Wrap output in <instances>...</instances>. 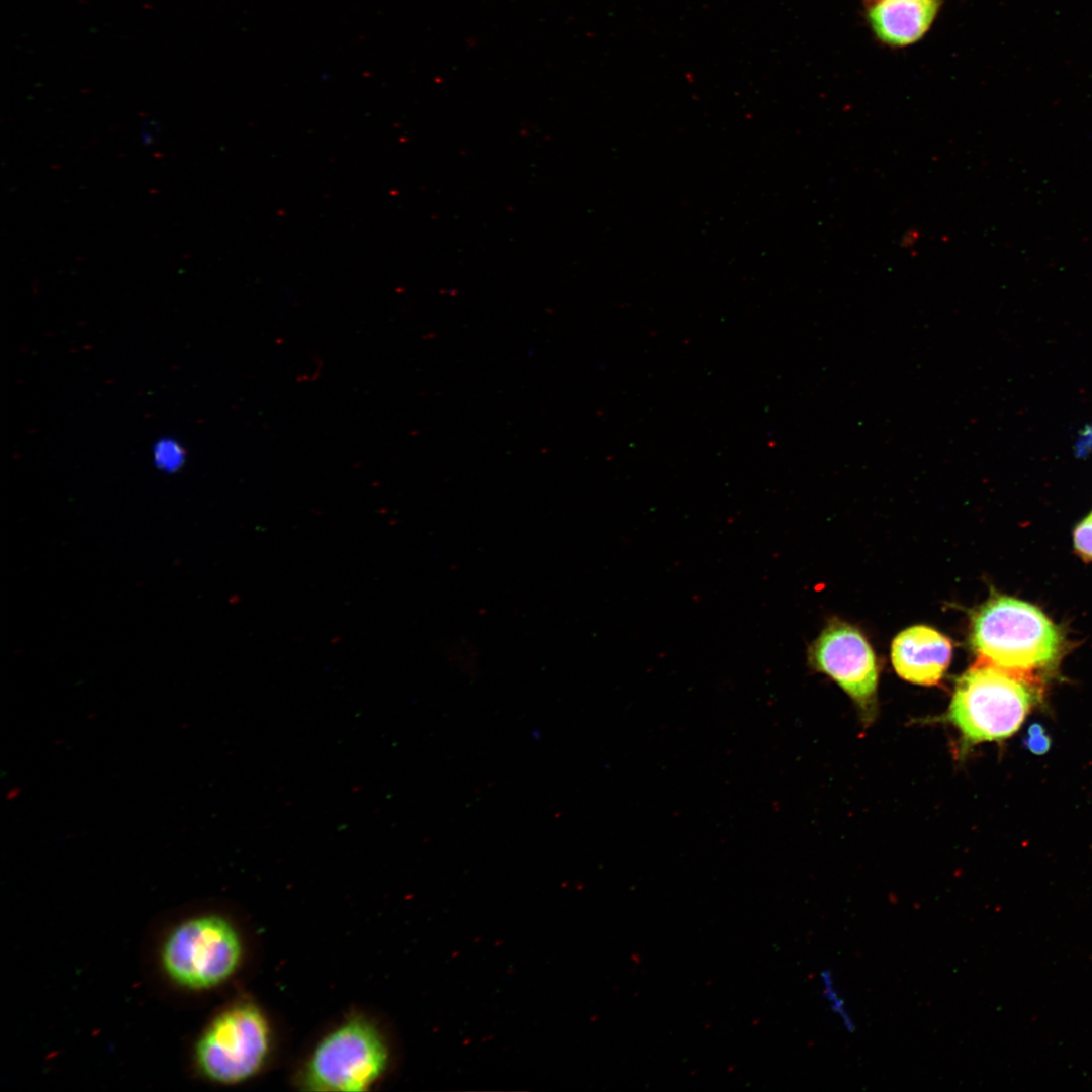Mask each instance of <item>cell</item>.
Instances as JSON below:
<instances>
[{
    "label": "cell",
    "instance_id": "1",
    "mask_svg": "<svg viewBox=\"0 0 1092 1092\" xmlns=\"http://www.w3.org/2000/svg\"><path fill=\"white\" fill-rule=\"evenodd\" d=\"M1041 696L1034 673L978 659L957 681L945 719L960 731L964 746L1000 741L1020 728Z\"/></svg>",
    "mask_w": 1092,
    "mask_h": 1092
},
{
    "label": "cell",
    "instance_id": "2",
    "mask_svg": "<svg viewBox=\"0 0 1092 1092\" xmlns=\"http://www.w3.org/2000/svg\"><path fill=\"white\" fill-rule=\"evenodd\" d=\"M970 641L979 660L1032 673L1057 664L1064 646L1059 626L1040 609L1007 596H995L977 610Z\"/></svg>",
    "mask_w": 1092,
    "mask_h": 1092
},
{
    "label": "cell",
    "instance_id": "3",
    "mask_svg": "<svg viewBox=\"0 0 1092 1092\" xmlns=\"http://www.w3.org/2000/svg\"><path fill=\"white\" fill-rule=\"evenodd\" d=\"M241 958L234 927L216 915L188 919L164 941L161 960L168 977L188 989H206L228 979Z\"/></svg>",
    "mask_w": 1092,
    "mask_h": 1092
},
{
    "label": "cell",
    "instance_id": "4",
    "mask_svg": "<svg viewBox=\"0 0 1092 1092\" xmlns=\"http://www.w3.org/2000/svg\"><path fill=\"white\" fill-rule=\"evenodd\" d=\"M387 1046L363 1019H353L326 1036L311 1056L303 1084L315 1091H363L385 1071Z\"/></svg>",
    "mask_w": 1092,
    "mask_h": 1092
},
{
    "label": "cell",
    "instance_id": "5",
    "mask_svg": "<svg viewBox=\"0 0 1092 1092\" xmlns=\"http://www.w3.org/2000/svg\"><path fill=\"white\" fill-rule=\"evenodd\" d=\"M268 1050L269 1028L263 1014L254 1005L240 1004L220 1013L204 1030L195 1059L211 1081L234 1084L253 1076Z\"/></svg>",
    "mask_w": 1092,
    "mask_h": 1092
},
{
    "label": "cell",
    "instance_id": "6",
    "mask_svg": "<svg viewBox=\"0 0 1092 1092\" xmlns=\"http://www.w3.org/2000/svg\"><path fill=\"white\" fill-rule=\"evenodd\" d=\"M810 665L834 679L857 704L867 719L876 705L878 668L874 651L854 627L830 623L810 645Z\"/></svg>",
    "mask_w": 1092,
    "mask_h": 1092
},
{
    "label": "cell",
    "instance_id": "7",
    "mask_svg": "<svg viewBox=\"0 0 1092 1092\" xmlns=\"http://www.w3.org/2000/svg\"><path fill=\"white\" fill-rule=\"evenodd\" d=\"M952 646L937 630L917 625L903 630L892 643L891 658L904 679L923 686L938 684L947 669Z\"/></svg>",
    "mask_w": 1092,
    "mask_h": 1092
},
{
    "label": "cell",
    "instance_id": "8",
    "mask_svg": "<svg viewBox=\"0 0 1092 1092\" xmlns=\"http://www.w3.org/2000/svg\"><path fill=\"white\" fill-rule=\"evenodd\" d=\"M941 0H878L869 21L883 42L904 47L919 40L930 28Z\"/></svg>",
    "mask_w": 1092,
    "mask_h": 1092
},
{
    "label": "cell",
    "instance_id": "9",
    "mask_svg": "<svg viewBox=\"0 0 1092 1092\" xmlns=\"http://www.w3.org/2000/svg\"><path fill=\"white\" fill-rule=\"evenodd\" d=\"M1074 548L1084 561H1092V512L1074 529Z\"/></svg>",
    "mask_w": 1092,
    "mask_h": 1092
},
{
    "label": "cell",
    "instance_id": "10",
    "mask_svg": "<svg viewBox=\"0 0 1092 1092\" xmlns=\"http://www.w3.org/2000/svg\"><path fill=\"white\" fill-rule=\"evenodd\" d=\"M821 979L824 987V995L826 999L830 1002L832 1010L841 1016L847 1030L852 1031V1029H854L852 1020L845 1010L842 999H840L839 995L833 988L834 986L831 973L828 971H824L821 975Z\"/></svg>",
    "mask_w": 1092,
    "mask_h": 1092
},
{
    "label": "cell",
    "instance_id": "11",
    "mask_svg": "<svg viewBox=\"0 0 1092 1092\" xmlns=\"http://www.w3.org/2000/svg\"><path fill=\"white\" fill-rule=\"evenodd\" d=\"M1026 744L1030 751L1034 753H1043L1050 747V739L1040 726L1033 725L1028 731Z\"/></svg>",
    "mask_w": 1092,
    "mask_h": 1092
},
{
    "label": "cell",
    "instance_id": "12",
    "mask_svg": "<svg viewBox=\"0 0 1092 1092\" xmlns=\"http://www.w3.org/2000/svg\"><path fill=\"white\" fill-rule=\"evenodd\" d=\"M161 123L156 119H146L141 127V140L144 146H150L160 135Z\"/></svg>",
    "mask_w": 1092,
    "mask_h": 1092
}]
</instances>
